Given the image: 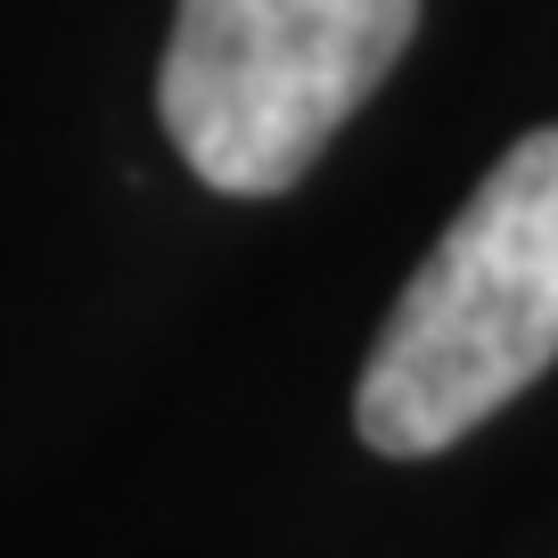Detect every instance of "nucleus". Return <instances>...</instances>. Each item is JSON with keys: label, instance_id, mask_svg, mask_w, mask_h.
I'll return each instance as SVG.
<instances>
[{"label": "nucleus", "instance_id": "obj_1", "mask_svg": "<svg viewBox=\"0 0 558 558\" xmlns=\"http://www.w3.org/2000/svg\"><path fill=\"white\" fill-rule=\"evenodd\" d=\"M558 362V123L525 132L452 214L369 345L353 427L427 460Z\"/></svg>", "mask_w": 558, "mask_h": 558}, {"label": "nucleus", "instance_id": "obj_2", "mask_svg": "<svg viewBox=\"0 0 558 558\" xmlns=\"http://www.w3.org/2000/svg\"><path fill=\"white\" fill-rule=\"evenodd\" d=\"M418 0H181L157 116L222 197H279L395 74Z\"/></svg>", "mask_w": 558, "mask_h": 558}]
</instances>
